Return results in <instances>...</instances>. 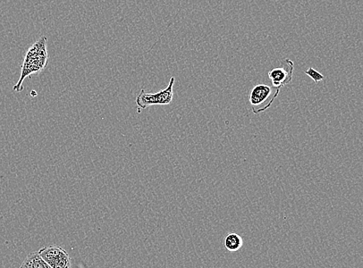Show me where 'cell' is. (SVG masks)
Here are the masks:
<instances>
[{"instance_id":"1","label":"cell","mask_w":363,"mask_h":268,"mask_svg":"<svg viewBox=\"0 0 363 268\" xmlns=\"http://www.w3.org/2000/svg\"><path fill=\"white\" fill-rule=\"evenodd\" d=\"M48 38L45 36L40 38L25 55L21 67L20 79L13 87V91L21 93L23 90V82L33 74L43 72L48 64Z\"/></svg>"},{"instance_id":"2","label":"cell","mask_w":363,"mask_h":268,"mask_svg":"<svg viewBox=\"0 0 363 268\" xmlns=\"http://www.w3.org/2000/svg\"><path fill=\"white\" fill-rule=\"evenodd\" d=\"M281 65L282 66L279 68L274 69L268 73L269 79L272 81L273 87L276 89L273 98L265 106L259 108L258 110H252L253 113L259 114L267 111L279 96L281 89L291 82L294 69V62L290 60H285Z\"/></svg>"},{"instance_id":"3","label":"cell","mask_w":363,"mask_h":268,"mask_svg":"<svg viewBox=\"0 0 363 268\" xmlns=\"http://www.w3.org/2000/svg\"><path fill=\"white\" fill-rule=\"evenodd\" d=\"M175 78L172 77L167 88L160 90L157 94H147L142 89L136 99L139 110H146L152 106H167L171 104L174 98Z\"/></svg>"},{"instance_id":"4","label":"cell","mask_w":363,"mask_h":268,"mask_svg":"<svg viewBox=\"0 0 363 268\" xmlns=\"http://www.w3.org/2000/svg\"><path fill=\"white\" fill-rule=\"evenodd\" d=\"M38 254L52 268H72V259L61 247H45L39 250Z\"/></svg>"},{"instance_id":"5","label":"cell","mask_w":363,"mask_h":268,"mask_svg":"<svg viewBox=\"0 0 363 268\" xmlns=\"http://www.w3.org/2000/svg\"><path fill=\"white\" fill-rule=\"evenodd\" d=\"M272 94V89L269 86L263 85V84L262 85H257L250 91V103L252 108H255L265 104Z\"/></svg>"},{"instance_id":"6","label":"cell","mask_w":363,"mask_h":268,"mask_svg":"<svg viewBox=\"0 0 363 268\" xmlns=\"http://www.w3.org/2000/svg\"><path fill=\"white\" fill-rule=\"evenodd\" d=\"M20 268H52L42 258L38 252H33L27 256Z\"/></svg>"},{"instance_id":"7","label":"cell","mask_w":363,"mask_h":268,"mask_svg":"<svg viewBox=\"0 0 363 268\" xmlns=\"http://www.w3.org/2000/svg\"><path fill=\"white\" fill-rule=\"evenodd\" d=\"M243 245V240L238 233H230L224 239V247L230 252H236Z\"/></svg>"},{"instance_id":"8","label":"cell","mask_w":363,"mask_h":268,"mask_svg":"<svg viewBox=\"0 0 363 268\" xmlns=\"http://www.w3.org/2000/svg\"><path fill=\"white\" fill-rule=\"evenodd\" d=\"M305 73L308 75V77H309L312 80H313L315 82V84L322 82L325 79V77L322 73H320L313 68H311V67H310L309 69L306 71Z\"/></svg>"}]
</instances>
